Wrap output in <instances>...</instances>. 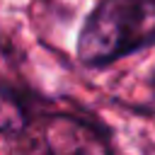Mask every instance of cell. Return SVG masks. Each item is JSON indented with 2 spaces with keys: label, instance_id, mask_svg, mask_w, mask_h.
Here are the masks:
<instances>
[{
  "label": "cell",
  "instance_id": "1",
  "mask_svg": "<svg viewBox=\"0 0 155 155\" xmlns=\"http://www.w3.org/2000/svg\"><path fill=\"white\" fill-rule=\"evenodd\" d=\"M155 44V0H99L78 36V58L109 65Z\"/></svg>",
  "mask_w": 155,
  "mask_h": 155
}]
</instances>
